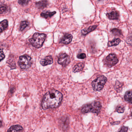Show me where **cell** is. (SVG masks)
Segmentation results:
<instances>
[{
  "mask_svg": "<svg viewBox=\"0 0 132 132\" xmlns=\"http://www.w3.org/2000/svg\"><path fill=\"white\" fill-rule=\"evenodd\" d=\"M84 66H85L84 64L83 63H79L77 64V65H76L73 68V72H80L83 70Z\"/></svg>",
  "mask_w": 132,
  "mask_h": 132,
  "instance_id": "obj_16",
  "label": "cell"
},
{
  "mask_svg": "<svg viewBox=\"0 0 132 132\" xmlns=\"http://www.w3.org/2000/svg\"><path fill=\"white\" fill-rule=\"evenodd\" d=\"M118 62V59L117 58L116 55L114 54H109L105 60V63L109 67L115 65Z\"/></svg>",
  "mask_w": 132,
  "mask_h": 132,
  "instance_id": "obj_6",
  "label": "cell"
},
{
  "mask_svg": "<svg viewBox=\"0 0 132 132\" xmlns=\"http://www.w3.org/2000/svg\"><path fill=\"white\" fill-rule=\"evenodd\" d=\"M73 36L72 34H65L61 39L60 42L64 44H67L70 43L72 40Z\"/></svg>",
  "mask_w": 132,
  "mask_h": 132,
  "instance_id": "obj_8",
  "label": "cell"
},
{
  "mask_svg": "<svg viewBox=\"0 0 132 132\" xmlns=\"http://www.w3.org/2000/svg\"><path fill=\"white\" fill-rule=\"evenodd\" d=\"M48 4L47 0H42L36 3V6L38 9H43L47 7Z\"/></svg>",
  "mask_w": 132,
  "mask_h": 132,
  "instance_id": "obj_10",
  "label": "cell"
},
{
  "mask_svg": "<svg viewBox=\"0 0 132 132\" xmlns=\"http://www.w3.org/2000/svg\"><path fill=\"white\" fill-rule=\"evenodd\" d=\"M77 57L78 58L80 59H84L85 58L86 55L85 53H82L79 54L77 56Z\"/></svg>",
  "mask_w": 132,
  "mask_h": 132,
  "instance_id": "obj_26",
  "label": "cell"
},
{
  "mask_svg": "<svg viewBox=\"0 0 132 132\" xmlns=\"http://www.w3.org/2000/svg\"><path fill=\"white\" fill-rule=\"evenodd\" d=\"M18 64L21 68L23 69H27L30 67L32 64V60L28 55H24L19 57Z\"/></svg>",
  "mask_w": 132,
  "mask_h": 132,
  "instance_id": "obj_5",
  "label": "cell"
},
{
  "mask_svg": "<svg viewBox=\"0 0 132 132\" xmlns=\"http://www.w3.org/2000/svg\"><path fill=\"white\" fill-rule=\"evenodd\" d=\"M97 26L96 25L92 26H90L88 28V29H83L81 31V33L84 35H85L86 34H88L89 32L94 30L97 28Z\"/></svg>",
  "mask_w": 132,
  "mask_h": 132,
  "instance_id": "obj_15",
  "label": "cell"
},
{
  "mask_svg": "<svg viewBox=\"0 0 132 132\" xmlns=\"http://www.w3.org/2000/svg\"><path fill=\"white\" fill-rule=\"evenodd\" d=\"M122 85L121 84V83H120L118 81H117L116 86H115V89H116V90H120V88H122Z\"/></svg>",
  "mask_w": 132,
  "mask_h": 132,
  "instance_id": "obj_24",
  "label": "cell"
},
{
  "mask_svg": "<svg viewBox=\"0 0 132 132\" xmlns=\"http://www.w3.org/2000/svg\"><path fill=\"white\" fill-rule=\"evenodd\" d=\"M8 26V21L6 19L0 22V33L2 32L7 28Z\"/></svg>",
  "mask_w": 132,
  "mask_h": 132,
  "instance_id": "obj_13",
  "label": "cell"
},
{
  "mask_svg": "<svg viewBox=\"0 0 132 132\" xmlns=\"http://www.w3.org/2000/svg\"><path fill=\"white\" fill-rule=\"evenodd\" d=\"M2 125V122L1 121H0V126H1Z\"/></svg>",
  "mask_w": 132,
  "mask_h": 132,
  "instance_id": "obj_29",
  "label": "cell"
},
{
  "mask_svg": "<svg viewBox=\"0 0 132 132\" xmlns=\"http://www.w3.org/2000/svg\"><path fill=\"white\" fill-rule=\"evenodd\" d=\"M29 23L27 21H22L21 22L20 24V30L22 31L29 25Z\"/></svg>",
  "mask_w": 132,
  "mask_h": 132,
  "instance_id": "obj_19",
  "label": "cell"
},
{
  "mask_svg": "<svg viewBox=\"0 0 132 132\" xmlns=\"http://www.w3.org/2000/svg\"><path fill=\"white\" fill-rule=\"evenodd\" d=\"M124 99L127 102L132 103V91H128L126 92L124 95Z\"/></svg>",
  "mask_w": 132,
  "mask_h": 132,
  "instance_id": "obj_17",
  "label": "cell"
},
{
  "mask_svg": "<svg viewBox=\"0 0 132 132\" xmlns=\"http://www.w3.org/2000/svg\"><path fill=\"white\" fill-rule=\"evenodd\" d=\"M121 42V39H115L111 42H109L108 44V46L109 47H112V46H116L119 44Z\"/></svg>",
  "mask_w": 132,
  "mask_h": 132,
  "instance_id": "obj_18",
  "label": "cell"
},
{
  "mask_svg": "<svg viewBox=\"0 0 132 132\" xmlns=\"http://www.w3.org/2000/svg\"><path fill=\"white\" fill-rule=\"evenodd\" d=\"M58 62L59 64L63 66H66L69 65L70 62V57L67 54H62L59 56Z\"/></svg>",
  "mask_w": 132,
  "mask_h": 132,
  "instance_id": "obj_7",
  "label": "cell"
},
{
  "mask_svg": "<svg viewBox=\"0 0 132 132\" xmlns=\"http://www.w3.org/2000/svg\"><path fill=\"white\" fill-rule=\"evenodd\" d=\"M127 131H128V127L123 126L120 129L119 132H127Z\"/></svg>",
  "mask_w": 132,
  "mask_h": 132,
  "instance_id": "obj_27",
  "label": "cell"
},
{
  "mask_svg": "<svg viewBox=\"0 0 132 132\" xmlns=\"http://www.w3.org/2000/svg\"><path fill=\"white\" fill-rule=\"evenodd\" d=\"M116 109V111L119 113H123L124 112V107L123 106L119 105V106H117Z\"/></svg>",
  "mask_w": 132,
  "mask_h": 132,
  "instance_id": "obj_23",
  "label": "cell"
},
{
  "mask_svg": "<svg viewBox=\"0 0 132 132\" xmlns=\"http://www.w3.org/2000/svg\"><path fill=\"white\" fill-rule=\"evenodd\" d=\"M53 62V58L51 56H48L44 59H42L40 61V63L43 66L51 65Z\"/></svg>",
  "mask_w": 132,
  "mask_h": 132,
  "instance_id": "obj_9",
  "label": "cell"
},
{
  "mask_svg": "<svg viewBox=\"0 0 132 132\" xmlns=\"http://www.w3.org/2000/svg\"><path fill=\"white\" fill-rule=\"evenodd\" d=\"M111 32L115 36H120L122 34L121 30L118 29L114 28L111 29Z\"/></svg>",
  "mask_w": 132,
  "mask_h": 132,
  "instance_id": "obj_20",
  "label": "cell"
},
{
  "mask_svg": "<svg viewBox=\"0 0 132 132\" xmlns=\"http://www.w3.org/2000/svg\"><path fill=\"white\" fill-rule=\"evenodd\" d=\"M102 107L100 102H94L90 104L85 105L82 108L81 112L83 113L91 112L93 113H98Z\"/></svg>",
  "mask_w": 132,
  "mask_h": 132,
  "instance_id": "obj_3",
  "label": "cell"
},
{
  "mask_svg": "<svg viewBox=\"0 0 132 132\" xmlns=\"http://www.w3.org/2000/svg\"><path fill=\"white\" fill-rule=\"evenodd\" d=\"M46 37L47 36L44 34L35 33L32 38L29 39V41L32 46L37 48H39L42 46Z\"/></svg>",
  "mask_w": 132,
  "mask_h": 132,
  "instance_id": "obj_2",
  "label": "cell"
},
{
  "mask_svg": "<svg viewBox=\"0 0 132 132\" xmlns=\"http://www.w3.org/2000/svg\"><path fill=\"white\" fill-rule=\"evenodd\" d=\"M106 16L109 19L111 20L117 19L119 18V14L116 11H112L110 13H107Z\"/></svg>",
  "mask_w": 132,
  "mask_h": 132,
  "instance_id": "obj_11",
  "label": "cell"
},
{
  "mask_svg": "<svg viewBox=\"0 0 132 132\" xmlns=\"http://www.w3.org/2000/svg\"><path fill=\"white\" fill-rule=\"evenodd\" d=\"M56 14V11H53L52 12L47 11V12H42L41 13V16L42 17H43L45 19H48V18H51Z\"/></svg>",
  "mask_w": 132,
  "mask_h": 132,
  "instance_id": "obj_14",
  "label": "cell"
},
{
  "mask_svg": "<svg viewBox=\"0 0 132 132\" xmlns=\"http://www.w3.org/2000/svg\"><path fill=\"white\" fill-rule=\"evenodd\" d=\"M5 57V56L3 53L2 49L0 48V62L4 59Z\"/></svg>",
  "mask_w": 132,
  "mask_h": 132,
  "instance_id": "obj_25",
  "label": "cell"
},
{
  "mask_svg": "<svg viewBox=\"0 0 132 132\" xmlns=\"http://www.w3.org/2000/svg\"><path fill=\"white\" fill-rule=\"evenodd\" d=\"M23 129L22 126L20 125H16L11 127L7 132H19Z\"/></svg>",
  "mask_w": 132,
  "mask_h": 132,
  "instance_id": "obj_12",
  "label": "cell"
},
{
  "mask_svg": "<svg viewBox=\"0 0 132 132\" xmlns=\"http://www.w3.org/2000/svg\"><path fill=\"white\" fill-rule=\"evenodd\" d=\"M131 116H132V114H131Z\"/></svg>",
  "mask_w": 132,
  "mask_h": 132,
  "instance_id": "obj_30",
  "label": "cell"
},
{
  "mask_svg": "<svg viewBox=\"0 0 132 132\" xmlns=\"http://www.w3.org/2000/svg\"><path fill=\"white\" fill-rule=\"evenodd\" d=\"M63 99L62 93L56 90L49 91L42 99V106L44 109L54 108L59 106Z\"/></svg>",
  "mask_w": 132,
  "mask_h": 132,
  "instance_id": "obj_1",
  "label": "cell"
},
{
  "mask_svg": "<svg viewBox=\"0 0 132 132\" xmlns=\"http://www.w3.org/2000/svg\"><path fill=\"white\" fill-rule=\"evenodd\" d=\"M126 42L132 47V36H130L129 38H128L126 40Z\"/></svg>",
  "mask_w": 132,
  "mask_h": 132,
  "instance_id": "obj_28",
  "label": "cell"
},
{
  "mask_svg": "<svg viewBox=\"0 0 132 132\" xmlns=\"http://www.w3.org/2000/svg\"><path fill=\"white\" fill-rule=\"evenodd\" d=\"M99 0V1H100V0Z\"/></svg>",
  "mask_w": 132,
  "mask_h": 132,
  "instance_id": "obj_31",
  "label": "cell"
},
{
  "mask_svg": "<svg viewBox=\"0 0 132 132\" xmlns=\"http://www.w3.org/2000/svg\"><path fill=\"white\" fill-rule=\"evenodd\" d=\"M107 79L104 76H101L93 81L92 82V86L94 90L100 91L102 89L104 85L106 83Z\"/></svg>",
  "mask_w": 132,
  "mask_h": 132,
  "instance_id": "obj_4",
  "label": "cell"
},
{
  "mask_svg": "<svg viewBox=\"0 0 132 132\" xmlns=\"http://www.w3.org/2000/svg\"><path fill=\"white\" fill-rule=\"evenodd\" d=\"M7 10V5L4 4H2L0 5V14H2L6 12Z\"/></svg>",
  "mask_w": 132,
  "mask_h": 132,
  "instance_id": "obj_21",
  "label": "cell"
},
{
  "mask_svg": "<svg viewBox=\"0 0 132 132\" xmlns=\"http://www.w3.org/2000/svg\"><path fill=\"white\" fill-rule=\"evenodd\" d=\"M31 0H19L18 3L20 5L22 6H25L28 4V3Z\"/></svg>",
  "mask_w": 132,
  "mask_h": 132,
  "instance_id": "obj_22",
  "label": "cell"
}]
</instances>
